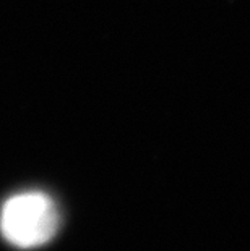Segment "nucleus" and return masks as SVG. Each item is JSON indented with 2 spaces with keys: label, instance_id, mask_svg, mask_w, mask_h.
I'll use <instances>...</instances> for the list:
<instances>
[{
  "label": "nucleus",
  "instance_id": "1",
  "mask_svg": "<svg viewBox=\"0 0 250 251\" xmlns=\"http://www.w3.org/2000/svg\"><path fill=\"white\" fill-rule=\"evenodd\" d=\"M58 227L54 201L44 193H21L5 202L0 212V230L7 242L18 248L47 243Z\"/></svg>",
  "mask_w": 250,
  "mask_h": 251
}]
</instances>
